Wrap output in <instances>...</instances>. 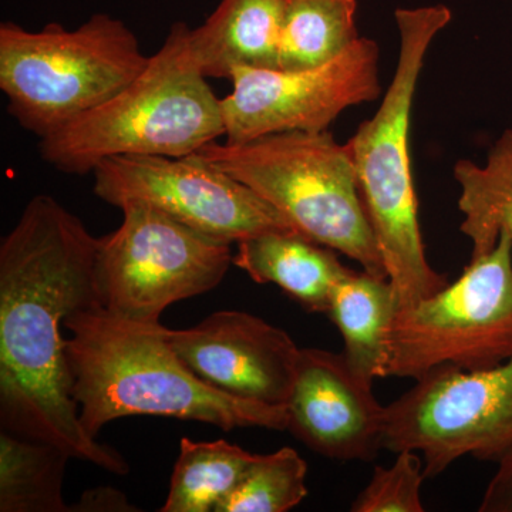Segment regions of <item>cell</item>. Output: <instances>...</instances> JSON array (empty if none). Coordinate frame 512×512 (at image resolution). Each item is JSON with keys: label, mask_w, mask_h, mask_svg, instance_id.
Here are the masks:
<instances>
[{"label": "cell", "mask_w": 512, "mask_h": 512, "mask_svg": "<svg viewBox=\"0 0 512 512\" xmlns=\"http://www.w3.org/2000/svg\"><path fill=\"white\" fill-rule=\"evenodd\" d=\"M512 359V244L500 235L493 251L463 275L394 316L387 377L419 380L437 369H493Z\"/></svg>", "instance_id": "52a82bcc"}, {"label": "cell", "mask_w": 512, "mask_h": 512, "mask_svg": "<svg viewBox=\"0 0 512 512\" xmlns=\"http://www.w3.org/2000/svg\"><path fill=\"white\" fill-rule=\"evenodd\" d=\"M148 62L133 30L106 13L76 30L0 25V89L8 113L40 140L116 96Z\"/></svg>", "instance_id": "8992f818"}, {"label": "cell", "mask_w": 512, "mask_h": 512, "mask_svg": "<svg viewBox=\"0 0 512 512\" xmlns=\"http://www.w3.org/2000/svg\"><path fill=\"white\" fill-rule=\"evenodd\" d=\"M188 36L185 23H174L134 82L40 140L43 161L84 175L109 158L185 157L224 137L221 99L195 62Z\"/></svg>", "instance_id": "277c9868"}, {"label": "cell", "mask_w": 512, "mask_h": 512, "mask_svg": "<svg viewBox=\"0 0 512 512\" xmlns=\"http://www.w3.org/2000/svg\"><path fill=\"white\" fill-rule=\"evenodd\" d=\"M165 336L184 365L214 389L268 406L288 403L301 348L284 329L248 312L218 311Z\"/></svg>", "instance_id": "7c38bea8"}, {"label": "cell", "mask_w": 512, "mask_h": 512, "mask_svg": "<svg viewBox=\"0 0 512 512\" xmlns=\"http://www.w3.org/2000/svg\"><path fill=\"white\" fill-rule=\"evenodd\" d=\"M70 454L45 441L0 433V511L67 512L63 478Z\"/></svg>", "instance_id": "ac0fdd59"}, {"label": "cell", "mask_w": 512, "mask_h": 512, "mask_svg": "<svg viewBox=\"0 0 512 512\" xmlns=\"http://www.w3.org/2000/svg\"><path fill=\"white\" fill-rule=\"evenodd\" d=\"M285 8L286 0H221L188 36L204 76L229 79L237 67L279 70Z\"/></svg>", "instance_id": "5bb4252c"}, {"label": "cell", "mask_w": 512, "mask_h": 512, "mask_svg": "<svg viewBox=\"0 0 512 512\" xmlns=\"http://www.w3.org/2000/svg\"><path fill=\"white\" fill-rule=\"evenodd\" d=\"M308 466L291 447L258 456L217 512H286L308 495Z\"/></svg>", "instance_id": "44dd1931"}, {"label": "cell", "mask_w": 512, "mask_h": 512, "mask_svg": "<svg viewBox=\"0 0 512 512\" xmlns=\"http://www.w3.org/2000/svg\"><path fill=\"white\" fill-rule=\"evenodd\" d=\"M384 450L421 454L424 476L458 458L500 463L512 454V359L493 369L443 367L386 406Z\"/></svg>", "instance_id": "9c48e42d"}, {"label": "cell", "mask_w": 512, "mask_h": 512, "mask_svg": "<svg viewBox=\"0 0 512 512\" xmlns=\"http://www.w3.org/2000/svg\"><path fill=\"white\" fill-rule=\"evenodd\" d=\"M394 18L400 53L392 83L375 116L360 124L346 146L400 309L450 284L446 275L431 268L421 238L410 160V121L424 57L437 33L450 23L451 12L444 5L423 6L397 9Z\"/></svg>", "instance_id": "3957f363"}, {"label": "cell", "mask_w": 512, "mask_h": 512, "mask_svg": "<svg viewBox=\"0 0 512 512\" xmlns=\"http://www.w3.org/2000/svg\"><path fill=\"white\" fill-rule=\"evenodd\" d=\"M194 156L248 185L305 237L387 278L349 148L328 130L211 141Z\"/></svg>", "instance_id": "5b68a950"}, {"label": "cell", "mask_w": 512, "mask_h": 512, "mask_svg": "<svg viewBox=\"0 0 512 512\" xmlns=\"http://www.w3.org/2000/svg\"><path fill=\"white\" fill-rule=\"evenodd\" d=\"M64 328L72 396L93 439L110 421L128 416L201 421L224 431L288 430L286 406L238 399L198 379L160 322L119 318L97 306L67 316Z\"/></svg>", "instance_id": "7a4b0ae2"}, {"label": "cell", "mask_w": 512, "mask_h": 512, "mask_svg": "<svg viewBox=\"0 0 512 512\" xmlns=\"http://www.w3.org/2000/svg\"><path fill=\"white\" fill-rule=\"evenodd\" d=\"M120 210V227L99 239L96 286L101 308L123 319L160 322L168 306L221 284L234 258L232 244L140 202Z\"/></svg>", "instance_id": "ba28073f"}, {"label": "cell", "mask_w": 512, "mask_h": 512, "mask_svg": "<svg viewBox=\"0 0 512 512\" xmlns=\"http://www.w3.org/2000/svg\"><path fill=\"white\" fill-rule=\"evenodd\" d=\"M460 185L461 232L471 241V261L487 255L501 234L512 244V130L508 128L488 154L484 167L460 160L454 165Z\"/></svg>", "instance_id": "e0dca14e"}, {"label": "cell", "mask_w": 512, "mask_h": 512, "mask_svg": "<svg viewBox=\"0 0 512 512\" xmlns=\"http://www.w3.org/2000/svg\"><path fill=\"white\" fill-rule=\"evenodd\" d=\"M229 80L232 92L221 99L227 143L286 131H325L348 107L379 99V46L359 37L315 69L237 67Z\"/></svg>", "instance_id": "8fae6325"}, {"label": "cell", "mask_w": 512, "mask_h": 512, "mask_svg": "<svg viewBox=\"0 0 512 512\" xmlns=\"http://www.w3.org/2000/svg\"><path fill=\"white\" fill-rule=\"evenodd\" d=\"M497 466L478 507L480 512H512V454Z\"/></svg>", "instance_id": "603a6c76"}, {"label": "cell", "mask_w": 512, "mask_h": 512, "mask_svg": "<svg viewBox=\"0 0 512 512\" xmlns=\"http://www.w3.org/2000/svg\"><path fill=\"white\" fill-rule=\"evenodd\" d=\"M356 0H286L279 70L315 69L359 39Z\"/></svg>", "instance_id": "d6986e66"}, {"label": "cell", "mask_w": 512, "mask_h": 512, "mask_svg": "<svg viewBox=\"0 0 512 512\" xmlns=\"http://www.w3.org/2000/svg\"><path fill=\"white\" fill-rule=\"evenodd\" d=\"M232 264L256 284L279 286L303 309L328 315L333 289L350 268L336 251L298 231H274L238 242Z\"/></svg>", "instance_id": "9a60e30c"}, {"label": "cell", "mask_w": 512, "mask_h": 512, "mask_svg": "<svg viewBox=\"0 0 512 512\" xmlns=\"http://www.w3.org/2000/svg\"><path fill=\"white\" fill-rule=\"evenodd\" d=\"M255 454L225 440L184 437L175 461L170 493L161 512H217L235 490Z\"/></svg>", "instance_id": "ffe728a7"}, {"label": "cell", "mask_w": 512, "mask_h": 512, "mask_svg": "<svg viewBox=\"0 0 512 512\" xmlns=\"http://www.w3.org/2000/svg\"><path fill=\"white\" fill-rule=\"evenodd\" d=\"M286 410L288 430L320 456L370 463L383 450L386 406L343 353L299 350Z\"/></svg>", "instance_id": "4fadbf2b"}, {"label": "cell", "mask_w": 512, "mask_h": 512, "mask_svg": "<svg viewBox=\"0 0 512 512\" xmlns=\"http://www.w3.org/2000/svg\"><path fill=\"white\" fill-rule=\"evenodd\" d=\"M399 311L389 278L353 271L340 279L330 298L328 316L343 338V356L369 382L387 377L389 336Z\"/></svg>", "instance_id": "2e32d148"}, {"label": "cell", "mask_w": 512, "mask_h": 512, "mask_svg": "<svg viewBox=\"0 0 512 512\" xmlns=\"http://www.w3.org/2000/svg\"><path fill=\"white\" fill-rule=\"evenodd\" d=\"M99 239L50 195L33 197L2 239L0 421L2 430L124 476L121 454L82 426L63 338L67 316L101 306Z\"/></svg>", "instance_id": "6da1fadb"}, {"label": "cell", "mask_w": 512, "mask_h": 512, "mask_svg": "<svg viewBox=\"0 0 512 512\" xmlns=\"http://www.w3.org/2000/svg\"><path fill=\"white\" fill-rule=\"evenodd\" d=\"M70 511L82 512H133L140 511L128 503L126 495L114 488H94L80 498L79 503L70 505Z\"/></svg>", "instance_id": "cb8c5ba5"}, {"label": "cell", "mask_w": 512, "mask_h": 512, "mask_svg": "<svg viewBox=\"0 0 512 512\" xmlns=\"http://www.w3.org/2000/svg\"><path fill=\"white\" fill-rule=\"evenodd\" d=\"M390 467H375L372 480L357 494L350 505L352 512H423L421 485L424 476L423 457L417 451L396 453Z\"/></svg>", "instance_id": "7402d4cb"}, {"label": "cell", "mask_w": 512, "mask_h": 512, "mask_svg": "<svg viewBox=\"0 0 512 512\" xmlns=\"http://www.w3.org/2000/svg\"><path fill=\"white\" fill-rule=\"evenodd\" d=\"M94 194L114 207L140 202L208 237L234 244L274 231H296L248 185L194 154L126 156L101 161Z\"/></svg>", "instance_id": "30bf717a"}]
</instances>
